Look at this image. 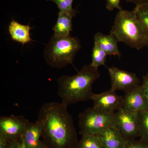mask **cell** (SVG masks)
<instances>
[{
	"label": "cell",
	"mask_w": 148,
	"mask_h": 148,
	"mask_svg": "<svg viewBox=\"0 0 148 148\" xmlns=\"http://www.w3.org/2000/svg\"><path fill=\"white\" fill-rule=\"evenodd\" d=\"M68 107L61 103H45L38 121L42 128L44 143L48 148H77L78 142L73 121Z\"/></svg>",
	"instance_id": "obj_1"
},
{
	"label": "cell",
	"mask_w": 148,
	"mask_h": 148,
	"mask_svg": "<svg viewBox=\"0 0 148 148\" xmlns=\"http://www.w3.org/2000/svg\"><path fill=\"white\" fill-rule=\"evenodd\" d=\"M101 76L98 69L84 65L77 73L73 76L63 75L57 79L58 96L61 103L69 105L91 99L92 85Z\"/></svg>",
	"instance_id": "obj_2"
},
{
	"label": "cell",
	"mask_w": 148,
	"mask_h": 148,
	"mask_svg": "<svg viewBox=\"0 0 148 148\" xmlns=\"http://www.w3.org/2000/svg\"><path fill=\"white\" fill-rule=\"evenodd\" d=\"M110 34L119 42L140 50L146 46L147 36L145 27L135 11L121 9L116 15Z\"/></svg>",
	"instance_id": "obj_3"
},
{
	"label": "cell",
	"mask_w": 148,
	"mask_h": 148,
	"mask_svg": "<svg viewBox=\"0 0 148 148\" xmlns=\"http://www.w3.org/2000/svg\"><path fill=\"white\" fill-rule=\"evenodd\" d=\"M81 47L80 40L77 37L53 35L45 48V59L52 68L62 69L73 64Z\"/></svg>",
	"instance_id": "obj_4"
},
{
	"label": "cell",
	"mask_w": 148,
	"mask_h": 148,
	"mask_svg": "<svg viewBox=\"0 0 148 148\" xmlns=\"http://www.w3.org/2000/svg\"><path fill=\"white\" fill-rule=\"evenodd\" d=\"M114 113L98 110L88 108L79 116L80 133L98 135L112 126Z\"/></svg>",
	"instance_id": "obj_5"
},
{
	"label": "cell",
	"mask_w": 148,
	"mask_h": 148,
	"mask_svg": "<svg viewBox=\"0 0 148 148\" xmlns=\"http://www.w3.org/2000/svg\"><path fill=\"white\" fill-rule=\"evenodd\" d=\"M112 126L125 142L136 140L140 137L139 112L122 108L115 113Z\"/></svg>",
	"instance_id": "obj_6"
},
{
	"label": "cell",
	"mask_w": 148,
	"mask_h": 148,
	"mask_svg": "<svg viewBox=\"0 0 148 148\" xmlns=\"http://www.w3.org/2000/svg\"><path fill=\"white\" fill-rule=\"evenodd\" d=\"M110 77V89L116 91L121 90L127 92L140 85V79L135 73L121 70L113 66L107 67Z\"/></svg>",
	"instance_id": "obj_7"
},
{
	"label": "cell",
	"mask_w": 148,
	"mask_h": 148,
	"mask_svg": "<svg viewBox=\"0 0 148 148\" xmlns=\"http://www.w3.org/2000/svg\"><path fill=\"white\" fill-rule=\"evenodd\" d=\"M29 122L23 116H1L0 133L5 135L9 141L18 140L23 136Z\"/></svg>",
	"instance_id": "obj_8"
},
{
	"label": "cell",
	"mask_w": 148,
	"mask_h": 148,
	"mask_svg": "<svg viewBox=\"0 0 148 148\" xmlns=\"http://www.w3.org/2000/svg\"><path fill=\"white\" fill-rule=\"evenodd\" d=\"M90 100L93 101V108L106 112L114 114L123 107V97L111 89L100 94L93 93Z\"/></svg>",
	"instance_id": "obj_9"
},
{
	"label": "cell",
	"mask_w": 148,
	"mask_h": 148,
	"mask_svg": "<svg viewBox=\"0 0 148 148\" xmlns=\"http://www.w3.org/2000/svg\"><path fill=\"white\" fill-rule=\"evenodd\" d=\"M123 101V108L129 110L139 112L148 109V100L142 85L125 92Z\"/></svg>",
	"instance_id": "obj_10"
},
{
	"label": "cell",
	"mask_w": 148,
	"mask_h": 148,
	"mask_svg": "<svg viewBox=\"0 0 148 148\" xmlns=\"http://www.w3.org/2000/svg\"><path fill=\"white\" fill-rule=\"evenodd\" d=\"M94 44L98 45L109 56H121L118 44L119 42L112 35H104L98 32L94 36Z\"/></svg>",
	"instance_id": "obj_11"
},
{
	"label": "cell",
	"mask_w": 148,
	"mask_h": 148,
	"mask_svg": "<svg viewBox=\"0 0 148 148\" xmlns=\"http://www.w3.org/2000/svg\"><path fill=\"white\" fill-rule=\"evenodd\" d=\"M97 136L105 148H123L126 143L112 125Z\"/></svg>",
	"instance_id": "obj_12"
},
{
	"label": "cell",
	"mask_w": 148,
	"mask_h": 148,
	"mask_svg": "<svg viewBox=\"0 0 148 148\" xmlns=\"http://www.w3.org/2000/svg\"><path fill=\"white\" fill-rule=\"evenodd\" d=\"M42 132L41 125L38 120L35 123L29 122L22 137L26 148H36L40 142Z\"/></svg>",
	"instance_id": "obj_13"
},
{
	"label": "cell",
	"mask_w": 148,
	"mask_h": 148,
	"mask_svg": "<svg viewBox=\"0 0 148 148\" xmlns=\"http://www.w3.org/2000/svg\"><path fill=\"white\" fill-rule=\"evenodd\" d=\"M32 29L29 25H23L12 20L9 25L8 32L13 40L24 45L33 40L30 34V31Z\"/></svg>",
	"instance_id": "obj_14"
},
{
	"label": "cell",
	"mask_w": 148,
	"mask_h": 148,
	"mask_svg": "<svg viewBox=\"0 0 148 148\" xmlns=\"http://www.w3.org/2000/svg\"><path fill=\"white\" fill-rule=\"evenodd\" d=\"M58 18L52 30L53 35L59 37H66L71 36L70 33L73 30L72 18L73 17L70 14L59 11Z\"/></svg>",
	"instance_id": "obj_15"
},
{
	"label": "cell",
	"mask_w": 148,
	"mask_h": 148,
	"mask_svg": "<svg viewBox=\"0 0 148 148\" xmlns=\"http://www.w3.org/2000/svg\"><path fill=\"white\" fill-rule=\"evenodd\" d=\"M77 148H105L97 135H82Z\"/></svg>",
	"instance_id": "obj_16"
},
{
	"label": "cell",
	"mask_w": 148,
	"mask_h": 148,
	"mask_svg": "<svg viewBox=\"0 0 148 148\" xmlns=\"http://www.w3.org/2000/svg\"><path fill=\"white\" fill-rule=\"evenodd\" d=\"M107 56L104 51L94 44L91 54L92 61L90 65L97 69L100 66H105Z\"/></svg>",
	"instance_id": "obj_17"
},
{
	"label": "cell",
	"mask_w": 148,
	"mask_h": 148,
	"mask_svg": "<svg viewBox=\"0 0 148 148\" xmlns=\"http://www.w3.org/2000/svg\"><path fill=\"white\" fill-rule=\"evenodd\" d=\"M140 137L148 145V109L139 112Z\"/></svg>",
	"instance_id": "obj_18"
},
{
	"label": "cell",
	"mask_w": 148,
	"mask_h": 148,
	"mask_svg": "<svg viewBox=\"0 0 148 148\" xmlns=\"http://www.w3.org/2000/svg\"><path fill=\"white\" fill-rule=\"evenodd\" d=\"M50 1L56 4L60 11L67 12L73 16H75L78 12L77 10L73 8L74 0H46Z\"/></svg>",
	"instance_id": "obj_19"
},
{
	"label": "cell",
	"mask_w": 148,
	"mask_h": 148,
	"mask_svg": "<svg viewBox=\"0 0 148 148\" xmlns=\"http://www.w3.org/2000/svg\"><path fill=\"white\" fill-rule=\"evenodd\" d=\"M134 10L145 29L147 36V42L146 47H148V4L136 6Z\"/></svg>",
	"instance_id": "obj_20"
},
{
	"label": "cell",
	"mask_w": 148,
	"mask_h": 148,
	"mask_svg": "<svg viewBox=\"0 0 148 148\" xmlns=\"http://www.w3.org/2000/svg\"><path fill=\"white\" fill-rule=\"evenodd\" d=\"M123 148H148V145L140 139L126 142Z\"/></svg>",
	"instance_id": "obj_21"
},
{
	"label": "cell",
	"mask_w": 148,
	"mask_h": 148,
	"mask_svg": "<svg viewBox=\"0 0 148 148\" xmlns=\"http://www.w3.org/2000/svg\"><path fill=\"white\" fill-rule=\"evenodd\" d=\"M106 8L108 10L112 11L114 9H118L119 10L122 9L120 5L121 0H106Z\"/></svg>",
	"instance_id": "obj_22"
},
{
	"label": "cell",
	"mask_w": 148,
	"mask_h": 148,
	"mask_svg": "<svg viewBox=\"0 0 148 148\" xmlns=\"http://www.w3.org/2000/svg\"><path fill=\"white\" fill-rule=\"evenodd\" d=\"M9 141L5 135L0 133V148H7Z\"/></svg>",
	"instance_id": "obj_23"
},
{
	"label": "cell",
	"mask_w": 148,
	"mask_h": 148,
	"mask_svg": "<svg viewBox=\"0 0 148 148\" xmlns=\"http://www.w3.org/2000/svg\"><path fill=\"white\" fill-rule=\"evenodd\" d=\"M142 86L148 100V73L143 77Z\"/></svg>",
	"instance_id": "obj_24"
},
{
	"label": "cell",
	"mask_w": 148,
	"mask_h": 148,
	"mask_svg": "<svg viewBox=\"0 0 148 148\" xmlns=\"http://www.w3.org/2000/svg\"><path fill=\"white\" fill-rule=\"evenodd\" d=\"M128 2L133 3L136 6H141L148 4V0H126Z\"/></svg>",
	"instance_id": "obj_25"
},
{
	"label": "cell",
	"mask_w": 148,
	"mask_h": 148,
	"mask_svg": "<svg viewBox=\"0 0 148 148\" xmlns=\"http://www.w3.org/2000/svg\"><path fill=\"white\" fill-rule=\"evenodd\" d=\"M18 140L10 141L8 145L7 148H17Z\"/></svg>",
	"instance_id": "obj_26"
},
{
	"label": "cell",
	"mask_w": 148,
	"mask_h": 148,
	"mask_svg": "<svg viewBox=\"0 0 148 148\" xmlns=\"http://www.w3.org/2000/svg\"><path fill=\"white\" fill-rule=\"evenodd\" d=\"M17 148H27L22 138L18 140Z\"/></svg>",
	"instance_id": "obj_27"
},
{
	"label": "cell",
	"mask_w": 148,
	"mask_h": 148,
	"mask_svg": "<svg viewBox=\"0 0 148 148\" xmlns=\"http://www.w3.org/2000/svg\"><path fill=\"white\" fill-rule=\"evenodd\" d=\"M36 148H48L47 146L45 144L42 142V141H40L38 145L37 146Z\"/></svg>",
	"instance_id": "obj_28"
}]
</instances>
